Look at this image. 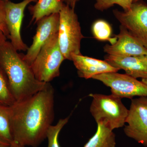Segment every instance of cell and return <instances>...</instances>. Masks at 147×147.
<instances>
[{"label": "cell", "mask_w": 147, "mask_h": 147, "mask_svg": "<svg viewBox=\"0 0 147 147\" xmlns=\"http://www.w3.org/2000/svg\"><path fill=\"white\" fill-rule=\"evenodd\" d=\"M13 142L38 147L47 137L54 118V90L50 83L31 96L10 106Z\"/></svg>", "instance_id": "1"}, {"label": "cell", "mask_w": 147, "mask_h": 147, "mask_svg": "<svg viewBox=\"0 0 147 147\" xmlns=\"http://www.w3.org/2000/svg\"><path fill=\"white\" fill-rule=\"evenodd\" d=\"M10 41L0 46V66L7 77L16 100L31 96L44 88L47 83L36 78L30 66L23 59Z\"/></svg>", "instance_id": "2"}, {"label": "cell", "mask_w": 147, "mask_h": 147, "mask_svg": "<svg viewBox=\"0 0 147 147\" xmlns=\"http://www.w3.org/2000/svg\"><path fill=\"white\" fill-rule=\"evenodd\" d=\"M92 98L90 112L96 123H101L113 130L124 126L129 110L120 98L111 94H90Z\"/></svg>", "instance_id": "3"}, {"label": "cell", "mask_w": 147, "mask_h": 147, "mask_svg": "<svg viewBox=\"0 0 147 147\" xmlns=\"http://www.w3.org/2000/svg\"><path fill=\"white\" fill-rule=\"evenodd\" d=\"M58 40L61 51L65 59L71 61L73 55H81L82 34L78 16L74 9L64 3L60 11Z\"/></svg>", "instance_id": "4"}, {"label": "cell", "mask_w": 147, "mask_h": 147, "mask_svg": "<svg viewBox=\"0 0 147 147\" xmlns=\"http://www.w3.org/2000/svg\"><path fill=\"white\" fill-rule=\"evenodd\" d=\"M65 58L58 40V33L44 44L31 65L36 79L48 83L60 75V67Z\"/></svg>", "instance_id": "5"}, {"label": "cell", "mask_w": 147, "mask_h": 147, "mask_svg": "<svg viewBox=\"0 0 147 147\" xmlns=\"http://www.w3.org/2000/svg\"><path fill=\"white\" fill-rule=\"evenodd\" d=\"M92 79L100 81L110 87L112 94L121 98L147 97V85L127 74L108 72L95 75Z\"/></svg>", "instance_id": "6"}, {"label": "cell", "mask_w": 147, "mask_h": 147, "mask_svg": "<svg viewBox=\"0 0 147 147\" xmlns=\"http://www.w3.org/2000/svg\"><path fill=\"white\" fill-rule=\"evenodd\" d=\"M114 16L133 36L147 49V5L133 3L127 11L113 10Z\"/></svg>", "instance_id": "7"}, {"label": "cell", "mask_w": 147, "mask_h": 147, "mask_svg": "<svg viewBox=\"0 0 147 147\" xmlns=\"http://www.w3.org/2000/svg\"><path fill=\"white\" fill-rule=\"evenodd\" d=\"M124 128L127 137L147 147V97L131 99Z\"/></svg>", "instance_id": "8"}, {"label": "cell", "mask_w": 147, "mask_h": 147, "mask_svg": "<svg viewBox=\"0 0 147 147\" xmlns=\"http://www.w3.org/2000/svg\"><path fill=\"white\" fill-rule=\"evenodd\" d=\"M38 0H24L14 3L5 1L6 22L11 45L17 51H27L28 47L21 38V29L25 9L29 4Z\"/></svg>", "instance_id": "9"}, {"label": "cell", "mask_w": 147, "mask_h": 147, "mask_svg": "<svg viewBox=\"0 0 147 147\" xmlns=\"http://www.w3.org/2000/svg\"><path fill=\"white\" fill-rule=\"evenodd\" d=\"M59 13H54L41 18L37 23L36 33L32 44L26 55H22L23 59L31 66L42 46L54 35L58 33L59 27Z\"/></svg>", "instance_id": "10"}, {"label": "cell", "mask_w": 147, "mask_h": 147, "mask_svg": "<svg viewBox=\"0 0 147 147\" xmlns=\"http://www.w3.org/2000/svg\"><path fill=\"white\" fill-rule=\"evenodd\" d=\"M115 42L106 45L104 51L108 55L118 56H137L147 55V49L122 26L116 36Z\"/></svg>", "instance_id": "11"}, {"label": "cell", "mask_w": 147, "mask_h": 147, "mask_svg": "<svg viewBox=\"0 0 147 147\" xmlns=\"http://www.w3.org/2000/svg\"><path fill=\"white\" fill-rule=\"evenodd\" d=\"M105 61L126 74L137 79H147V59L146 56H118L108 55Z\"/></svg>", "instance_id": "12"}, {"label": "cell", "mask_w": 147, "mask_h": 147, "mask_svg": "<svg viewBox=\"0 0 147 147\" xmlns=\"http://www.w3.org/2000/svg\"><path fill=\"white\" fill-rule=\"evenodd\" d=\"M71 61L77 69L78 76L84 79H90L95 75L117 72L119 70L110 65L106 61L83 56L82 54L73 55Z\"/></svg>", "instance_id": "13"}, {"label": "cell", "mask_w": 147, "mask_h": 147, "mask_svg": "<svg viewBox=\"0 0 147 147\" xmlns=\"http://www.w3.org/2000/svg\"><path fill=\"white\" fill-rule=\"evenodd\" d=\"M63 4L62 0H38L34 5L28 7L32 21L37 24L45 16L59 13Z\"/></svg>", "instance_id": "14"}, {"label": "cell", "mask_w": 147, "mask_h": 147, "mask_svg": "<svg viewBox=\"0 0 147 147\" xmlns=\"http://www.w3.org/2000/svg\"><path fill=\"white\" fill-rule=\"evenodd\" d=\"M97 124L96 132L84 147H116L115 134L102 123Z\"/></svg>", "instance_id": "15"}, {"label": "cell", "mask_w": 147, "mask_h": 147, "mask_svg": "<svg viewBox=\"0 0 147 147\" xmlns=\"http://www.w3.org/2000/svg\"><path fill=\"white\" fill-rule=\"evenodd\" d=\"M10 106L0 104V139L11 144L13 142Z\"/></svg>", "instance_id": "16"}, {"label": "cell", "mask_w": 147, "mask_h": 147, "mask_svg": "<svg viewBox=\"0 0 147 147\" xmlns=\"http://www.w3.org/2000/svg\"><path fill=\"white\" fill-rule=\"evenodd\" d=\"M15 101L7 77L0 66V104L10 106Z\"/></svg>", "instance_id": "17"}, {"label": "cell", "mask_w": 147, "mask_h": 147, "mask_svg": "<svg viewBox=\"0 0 147 147\" xmlns=\"http://www.w3.org/2000/svg\"><path fill=\"white\" fill-rule=\"evenodd\" d=\"M93 34L96 39L99 40H109L112 33V29L110 24L102 20H97L92 27Z\"/></svg>", "instance_id": "18"}, {"label": "cell", "mask_w": 147, "mask_h": 147, "mask_svg": "<svg viewBox=\"0 0 147 147\" xmlns=\"http://www.w3.org/2000/svg\"><path fill=\"white\" fill-rule=\"evenodd\" d=\"M69 117L60 119L56 125H51L47 133L48 140L47 147H60L59 143V136L63 127L68 122Z\"/></svg>", "instance_id": "19"}, {"label": "cell", "mask_w": 147, "mask_h": 147, "mask_svg": "<svg viewBox=\"0 0 147 147\" xmlns=\"http://www.w3.org/2000/svg\"><path fill=\"white\" fill-rule=\"evenodd\" d=\"M94 7L97 10L103 11L112 7L115 5H119L124 11L128 10L134 0H95Z\"/></svg>", "instance_id": "20"}, {"label": "cell", "mask_w": 147, "mask_h": 147, "mask_svg": "<svg viewBox=\"0 0 147 147\" xmlns=\"http://www.w3.org/2000/svg\"><path fill=\"white\" fill-rule=\"evenodd\" d=\"M0 30L9 38V32L6 22L5 1L3 0H0Z\"/></svg>", "instance_id": "21"}, {"label": "cell", "mask_w": 147, "mask_h": 147, "mask_svg": "<svg viewBox=\"0 0 147 147\" xmlns=\"http://www.w3.org/2000/svg\"><path fill=\"white\" fill-rule=\"evenodd\" d=\"M79 0H62L63 2L71 8L74 9L77 3Z\"/></svg>", "instance_id": "22"}, {"label": "cell", "mask_w": 147, "mask_h": 147, "mask_svg": "<svg viewBox=\"0 0 147 147\" xmlns=\"http://www.w3.org/2000/svg\"><path fill=\"white\" fill-rule=\"evenodd\" d=\"M7 39V38L5 36V35L4 34L3 32L1 30H0V46L6 41Z\"/></svg>", "instance_id": "23"}, {"label": "cell", "mask_w": 147, "mask_h": 147, "mask_svg": "<svg viewBox=\"0 0 147 147\" xmlns=\"http://www.w3.org/2000/svg\"><path fill=\"white\" fill-rule=\"evenodd\" d=\"M10 144L2 141L0 139V147H9Z\"/></svg>", "instance_id": "24"}, {"label": "cell", "mask_w": 147, "mask_h": 147, "mask_svg": "<svg viewBox=\"0 0 147 147\" xmlns=\"http://www.w3.org/2000/svg\"><path fill=\"white\" fill-rule=\"evenodd\" d=\"M9 147H25L24 146L19 144L18 143L15 142H13L10 144V146Z\"/></svg>", "instance_id": "25"}, {"label": "cell", "mask_w": 147, "mask_h": 147, "mask_svg": "<svg viewBox=\"0 0 147 147\" xmlns=\"http://www.w3.org/2000/svg\"><path fill=\"white\" fill-rule=\"evenodd\" d=\"M142 82L143 83H144L145 84L147 85V79H142Z\"/></svg>", "instance_id": "26"}, {"label": "cell", "mask_w": 147, "mask_h": 147, "mask_svg": "<svg viewBox=\"0 0 147 147\" xmlns=\"http://www.w3.org/2000/svg\"><path fill=\"white\" fill-rule=\"evenodd\" d=\"M139 1H140V0H134V2H135Z\"/></svg>", "instance_id": "27"}, {"label": "cell", "mask_w": 147, "mask_h": 147, "mask_svg": "<svg viewBox=\"0 0 147 147\" xmlns=\"http://www.w3.org/2000/svg\"><path fill=\"white\" fill-rule=\"evenodd\" d=\"M146 57L147 59V55H146Z\"/></svg>", "instance_id": "28"}, {"label": "cell", "mask_w": 147, "mask_h": 147, "mask_svg": "<svg viewBox=\"0 0 147 147\" xmlns=\"http://www.w3.org/2000/svg\"><path fill=\"white\" fill-rule=\"evenodd\" d=\"M3 1H7V0H3Z\"/></svg>", "instance_id": "29"}]
</instances>
